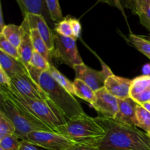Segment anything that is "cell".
<instances>
[{
    "instance_id": "26",
    "label": "cell",
    "mask_w": 150,
    "mask_h": 150,
    "mask_svg": "<svg viewBox=\"0 0 150 150\" xmlns=\"http://www.w3.org/2000/svg\"><path fill=\"white\" fill-rule=\"evenodd\" d=\"M16 127L11 120L0 112V139L9 135L15 134Z\"/></svg>"
},
{
    "instance_id": "31",
    "label": "cell",
    "mask_w": 150,
    "mask_h": 150,
    "mask_svg": "<svg viewBox=\"0 0 150 150\" xmlns=\"http://www.w3.org/2000/svg\"><path fill=\"white\" fill-rule=\"evenodd\" d=\"M98 1L117 7L123 13L125 9H130L132 10V0H98Z\"/></svg>"
},
{
    "instance_id": "29",
    "label": "cell",
    "mask_w": 150,
    "mask_h": 150,
    "mask_svg": "<svg viewBox=\"0 0 150 150\" xmlns=\"http://www.w3.org/2000/svg\"><path fill=\"white\" fill-rule=\"evenodd\" d=\"M15 134L9 135L0 139V148L4 150H19L21 142Z\"/></svg>"
},
{
    "instance_id": "36",
    "label": "cell",
    "mask_w": 150,
    "mask_h": 150,
    "mask_svg": "<svg viewBox=\"0 0 150 150\" xmlns=\"http://www.w3.org/2000/svg\"><path fill=\"white\" fill-rule=\"evenodd\" d=\"M66 150H100L97 146L89 144H76Z\"/></svg>"
},
{
    "instance_id": "37",
    "label": "cell",
    "mask_w": 150,
    "mask_h": 150,
    "mask_svg": "<svg viewBox=\"0 0 150 150\" xmlns=\"http://www.w3.org/2000/svg\"><path fill=\"white\" fill-rule=\"evenodd\" d=\"M19 150H41L27 140H21Z\"/></svg>"
},
{
    "instance_id": "15",
    "label": "cell",
    "mask_w": 150,
    "mask_h": 150,
    "mask_svg": "<svg viewBox=\"0 0 150 150\" xmlns=\"http://www.w3.org/2000/svg\"><path fill=\"white\" fill-rule=\"evenodd\" d=\"M20 7L23 16L28 13L41 15L46 21H52L47 9L45 0H16Z\"/></svg>"
},
{
    "instance_id": "35",
    "label": "cell",
    "mask_w": 150,
    "mask_h": 150,
    "mask_svg": "<svg viewBox=\"0 0 150 150\" xmlns=\"http://www.w3.org/2000/svg\"><path fill=\"white\" fill-rule=\"evenodd\" d=\"M0 85H4L10 87L11 86V78L3 69L0 67Z\"/></svg>"
},
{
    "instance_id": "34",
    "label": "cell",
    "mask_w": 150,
    "mask_h": 150,
    "mask_svg": "<svg viewBox=\"0 0 150 150\" xmlns=\"http://www.w3.org/2000/svg\"><path fill=\"white\" fill-rule=\"evenodd\" d=\"M140 22L144 27L150 32V7L147 11L139 15Z\"/></svg>"
},
{
    "instance_id": "41",
    "label": "cell",
    "mask_w": 150,
    "mask_h": 150,
    "mask_svg": "<svg viewBox=\"0 0 150 150\" xmlns=\"http://www.w3.org/2000/svg\"><path fill=\"white\" fill-rule=\"evenodd\" d=\"M0 150H4L3 149H1V148H0Z\"/></svg>"
},
{
    "instance_id": "18",
    "label": "cell",
    "mask_w": 150,
    "mask_h": 150,
    "mask_svg": "<svg viewBox=\"0 0 150 150\" xmlns=\"http://www.w3.org/2000/svg\"><path fill=\"white\" fill-rule=\"evenodd\" d=\"M31 38H32V45L34 50L38 51L39 54L43 56L48 62L51 64V57L53 56L52 53L49 51L47 47L46 44L44 42L43 39L41 38L39 32L35 29H30Z\"/></svg>"
},
{
    "instance_id": "5",
    "label": "cell",
    "mask_w": 150,
    "mask_h": 150,
    "mask_svg": "<svg viewBox=\"0 0 150 150\" xmlns=\"http://www.w3.org/2000/svg\"><path fill=\"white\" fill-rule=\"evenodd\" d=\"M58 133L76 144L93 145L102 139L105 131L95 118L85 114L70 119L58 127Z\"/></svg>"
},
{
    "instance_id": "12",
    "label": "cell",
    "mask_w": 150,
    "mask_h": 150,
    "mask_svg": "<svg viewBox=\"0 0 150 150\" xmlns=\"http://www.w3.org/2000/svg\"><path fill=\"white\" fill-rule=\"evenodd\" d=\"M132 83L133 80L112 74L106 79L104 87L118 99H125L130 97Z\"/></svg>"
},
{
    "instance_id": "42",
    "label": "cell",
    "mask_w": 150,
    "mask_h": 150,
    "mask_svg": "<svg viewBox=\"0 0 150 150\" xmlns=\"http://www.w3.org/2000/svg\"><path fill=\"white\" fill-rule=\"evenodd\" d=\"M148 134H149V136H150V131H149V133H148Z\"/></svg>"
},
{
    "instance_id": "23",
    "label": "cell",
    "mask_w": 150,
    "mask_h": 150,
    "mask_svg": "<svg viewBox=\"0 0 150 150\" xmlns=\"http://www.w3.org/2000/svg\"><path fill=\"white\" fill-rule=\"evenodd\" d=\"M136 118L138 121L137 127H141L144 132L149 133L150 131V112L140 104H139L136 108Z\"/></svg>"
},
{
    "instance_id": "21",
    "label": "cell",
    "mask_w": 150,
    "mask_h": 150,
    "mask_svg": "<svg viewBox=\"0 0 150 150\" xmlns=\"http://www.w3.org/2000/svg\"><path fill=\"white\" fill-rule=\"evenodd\" d=\"M150 89V76H140L133 80L130 96L132 97L144 91Z\"/></svg>"
},
{
    "instance_id": "8",
    "label": "cell",
    "mask_w": 150,
    "mask_h": 150,
    "mask_svg": "<svg viewBox=\"0 0 150 150\" xmlns=\"http://www.w3.org/2000/svg\"><path fill=\"white\" fill-rule=\"evenodd\" d=\"M76 79H80L89 85L94 91H97L105 86L107 78L112 75V72L105 64H103V70L98 71L83 64L75 66Z\"/></svg>"
},
{
    "instance_id": "28",
    "label": "cell",
    "mask_w": 150,
    "mask_h": 150,
    "mask_svg": "<svg viewBox=\"0 0 150 150\" xmlns=\"http://www.w3.org/2000/svg\"><path fill=\"white\" fill-rule=\"evenodd\" d=\"M0 51H3L16 59L21 61L18 48L10 43L1 34H0Z\"/></svg>"
},
{
    "instance_id": "6",
    "label": "cell",
    "mask_w": 150,
    "mask_h": 150,
    "mask_svg": "<svg viewBox=\"0 0 150 150\" xmlns=\"http://www.w3.org/2000/svg\"><path fill=\"white\" fill-rule=\"evenodd\" d=\"M53 54L56 58L73 69L75 66L83 64L78 50L76 39L73 38L62 36L54 33V49Z\"/></svg>"
},
{
    "instance_id": "22",
    "label": "cell",
    "mask_w": 150,
    "mask_h": 150,
    "mask_svg": "<svg viewBox=\"0 0 150 150\" xmlns=\"http://www.w3.org/2000/svg\"><path fill=\"white\" fill-rule=\"evenodd\" d=\"M128 40L135 48L149 58L150 57V42L142 38L141 35L131 34Z\"/></svg>"
},
{
    "instance_id": "14",
    "label": "cell",
    "mask_w": 150,
    "mask_h": 150,
    "mask_svg": "<svg viewBox=\"0 0 150 150\" xmlns=\"http://www.w3.org/2000/svg\"><path fill=\"white\" fill-rule=\"evenodd\" d=\"M21 27L22 32L21 40L20 45L18 49L21 62L26 68L29 65L31 57L33 54L34 48L32 45V38H31L30 28H29V23L26 17H23Z\"/></svg>"
},
{
    "instance_id": "2",
    "label": "cell",
    "mask_w": 150,
    "mask_h": 150,
    "mask_svg": "<svg viewBox=\"0 0 150 150\" xmlns=\"http://www.w3.org/2000/svg\"><path fill=\"white\" fill-rule=\"evenodd\" d=\"M0 112L3 113L14 124L15 135L21 140H26L27 135L33 131L54 132L1 89H0Z\"/></svg>"
},
{
    "instance_id": "4",
    "label": "cell",
    "mask_w": 150,
    "mask_h": 150,
    "mask_svg": "<svg viewBox=\"0 0 150 150\" xmlns=\"http://www.w3.org/2000/svg\"><path fill=\"white\" fill-rule=\"evenodd\" d=\"M9 95L26 107L32 114L51 127L54 132L58 133V127L67 122V120L59 109L51 101L31 99L21 95L12 86L0 85Z\"/></svg>"
},
{
    "instance_id": "10",
    "label": "cell",
    "mask_w": 150,
    "mask_h": 150,
    "mask_svg": "<svg viewBox=\"0 0 150 150\" xmlns=\"http://www.w3.org/2000/svg\"><path fill=\"white\" fill-rule=\"evenodd\" d=\"M95 95L96 99L92 106L99 113V116L115 119L119 111L118 98L109 93L105 87L95 91Z\"/></svg>"
},
{
    "instance_id": "27",
    "label": "cell",
    "mask_w": 150,
    "mask_h": 150,
    "mask_svg": "<svg viewBox=\"0 0 150 150\" xmlns=\"http://www.w3.org/2000/svg\"><path fill=\"white\" fill-rule=\"evenodd\" d=\"M29 65L32 66V67L38 69V70H42V71H45V70H49L51 63L43 56L34 50L33 54L31 57Z\"/></svg>"
},
{
    "instance_id": "19",
    "label": "cell",
    "mask_w": 150,
    "mask_h": 150,
    "mask_svg": "<svg viewBox=\"0 0 150 150\" xmlns=\"http://www.w3.org/2000/svg\"><path fill=\"white\" fill-rule=\"evenodd\" d=\"M10 43L18 48L21 40V27L15 24L5 25L1 29V33Z\"/></svg>"
},
{
    "instance_id": "7",
    "label": "cell",
    "mask_w": 150,
    "mask_h": 150,
    "mask_svg": "<svg viewBox=\"0 0 150 150\" xmlns=\"http://www.w3.org/2000/svg\"><path fill=\"white\" fill-rule=\"evenodd\" d=\"M26 140L48 150H66L76 144L60 133L50 131L31 132L27 135Z\"/></svg>"
},
{
    "instance_id": "38",
    "label": "cell",
    "mask_w": 150,
    "mask_h": 150,
    "mask_svg": "<svg viewBox=\"0 0 150 150\" xmlns=\"http://www.w3.org/2000/svg\"><path fill=\"white\" fill-rule=\"evenodd\" d=\"M142 73L144 76H150V64H146L142 67Z\"/></svg>"
},
{
    "instance_id": "32",
    "label": "cell",
    "mask_w": 150,
    "mask_h": 150,
    "mask_svg": "<svg viewBox=\"0 0 150 150\" xmlns=\"http://www.w3.org/2000/svg\"><path fill=\"white\" fill-rule=\"evenodd\" d=\"M131 98L140 105H142L145 103L150 102V89L144 91L136 95H133Z\"/></svg>"
},
{
    "instance_id": "40",
    "label": "cell",
    "mask_w": 150,
    "mask_h": 150,
    "mask_svg": "<svg viewBox=\"0 0 150 150\" xmlns=\"http://www.w3.org/2000/svg\"><path fill=\"white\" fill-rule=\"evenodd\" d=\"M141 36H142L143 38H144V39H146V40L149 41L150 42V35H141Z\"/></svg>"
},
{
    "instance_id": "20",
    "label": "cell",
    "mask_w": 150,
    "mask_h": 150,
    "mask_svg": "<svg viewBox=\"0 0 150 150\" xmlns=\"http://www.w3.org/2000/svg\"><path fill=\"white\" fill-rule=\"evenodd\" d=\"M49 72L54 80L59 83L61 86L66 89L69 93L74 95V86L73 82H71L67 77L64 76L62 73H60L52 64H51L49 68Z\"/></svg>"
},
{
    "instance_id": "9",
    "label": "cell",
    "mask_w": 150,
    "mask_h": 150,
    "mask_svg": "<svg viewBox=\"0 0 150 150\" xmlns=\"http://www.w3.org/2000/svg\"><path fill=\"white\" fill-rule=\"evenodd\" d=\"M11 86L23 96L31 99L51 101L46 94L35 83L29 75L16 76L11 78Z\"/></svg>"
},
{
    "instance_id": "24",
    "label": "cell",
    "mask_w": 150,
    "mask_h": 150,
    "mask_svg": "<svg viewBox=\"0 0 150 150\" xmlns=\"http://www.w3.org/2000/svg\"><path fill=\"white\" fill-rule=\"evenodd\" d=\"M45 2L52 21L58 23L64 19L59 0H45Z\"/></svg>"
},
{
    "instance_id": "43",
    "label": "cell",
    "mask_w": 150,
    "mask_h": 150,
    "mask_svg": "<svg viewBox=\"0 0 150 150\" xmlns=\"http://www.w3.org/2000/svg\"><path fill=\"white\" fill-rule=\"evenodd\" d=\"M149 59H150V57H149Z\"/></svg>"
},
{
    "instance_id": "30",
    "label": "cell",
    "mask_w": 150,
    "mask_h": 150,
    "mask_svg": "<svg viewBox=\"0 0 150 150\" xmlns=\"http://www.w3.org/2000/svg\"><path fill=\"white\" fill-rule=\"evenodd\" d=\"M150 7V0H132V11L139 16L147 11Z\"/></svg>"
},
{
    "instance_id": "1",
    "label": "cell",
    "mask_w": 150,
    "mask_h": 150,
    "mask_svg": "<svg viewBox=\"0 0 150 150\" xmlns=\"http://www.w3.org/2000/svg\"><path fill=\"white\" fill-rule=\"evenodd\" d=\"M105 135L93 146L100 150H150V136L136 126L125 124L114 119L95 117Z\"/></svg>"
},
{
    "instance_id": "13",
    "label": "cell",
    "mask_w": 150,
    "mask_h": 150,
    "mask_svg": "<svg viewBox=\"0 0 150 150\" xmlns=\"http://www.w3.org/2000/svg\"><path fill=\"white\" fill-rule=\"evenodd\" d=\"M118 102L119 111L114 120L125 124L135 125L137 127L136 108L139 103L136 102L131 97L125 99H118Z\"/></svg>"
},
{
    "instance_id": "25",
    "label": "cell",
    "mask_w": 150,
    "mask_h": 150,
    "mask_svg": "<svg viewBox=\"0 0 150 150\" xmlns=\"http://www.w3.org/2000/svg\"><path fill=\"white\" fill-rule=\"evenodd\" d=\"M70 16H67L66 18H64V19L62 20L61 21L55 23L54 31L56 32V33L59 34L62 36L75 38L73 29H72L71 23H70Z\"/></svg>"
},
{
    "instance_id": "39",
    "label": "cell",
    "mask_w": 150,
    "mask_h": 150,
    "mask_svg": "<svg viewBox=\"0 0 150 150\" xmlns=\"http://www.w3.org/2000/svg\"><path fill=\"white\" fill-rule=\"evenodd\" d=\"M142 106L144 107V108H146L149 112H150V102H147V103H145L142 104Z\"/></svg>"
},
{
    "instance_id": "3",
    "label": "cell",
    "mask_w": 150,
    "mask_h": 150,
    "mask_svg": "<svg viewBox=\"0 0 150 150\" xmlns=\"http://www.w3.org/2000/svg\"><path fill=\"white\" fill-rule=\"evenodd\" d=\"M36 83L67 120L86 114L79 101L54 80L49 70L41 72Z\"/></svg>"
},
{
    "instance_id": "16",
    "label": "cell",
    "mask_w": 150,
    "mask_h": 150,
    "mask_svg": "<svg viewBox=\"0 0 150 150\" xmlns=\"http://www.w3.org/2000/svg\"><path fill=\"white\" fill-rule=\"evenodd\" d=\"M0 67L8 74L10 78L21 75H29L25 66L19 60L7 55L0 51Z\"/></svg>"
},
{
    "instance_id": "17",
    "label": "cell",
    "mask_w": 150,
    "mask_h": 150,
    "mask_svg": "<svg viewBox=\"0 0 150 150\" xmlns=\"http://www.w3.org/2000/svg\"><path fill=\"white\" fill-rule=\"evenodd\" d=\"M73 86L75 95L89 103L91 105H93L96 99L95 91L83 81L78 79H75L73 81Z\"/></svg>"
},
{
    "instance_id": "33",
    "label": "cell",
    "mask_w": 150,
    "mask_h": 150,
    "mask_svg": "<svg viewBox=\"0 0 150 150\" xmlns=\"http://www.w3.org/2000/svg\"><path fill=\"white\" fill-rule=\"evenodd\" d=\"M70 21L71 23L74 38L77 39V38H80L81 35V25L80 21L74 18L70 17Z\"/></svg>"
},
{
    "instance_id": "11",
    "label": "cell",
    "mask_w": 150,
    "mask_h": 150,
    "mask_svg": "<svg viewBox=\"0 0 150 150\" xmlns=\"http://www.w3.org/2000/svg\"><path fill=\"white\" fill-rule=\"evenodd\" d=\"M24 17L27 19L29 28L38 30L49 51L53 54L54 49V32L50 29L45 18L41 15L33 13H28Z\"/></svg>"
}]
</instances>
